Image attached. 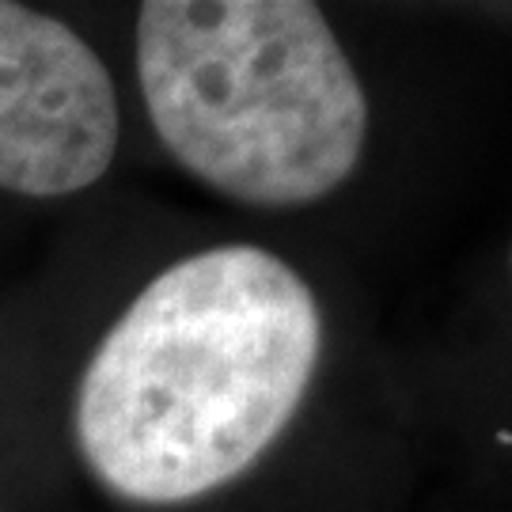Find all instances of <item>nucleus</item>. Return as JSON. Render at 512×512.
Returning a JSON list of instances; mask_svg holds the SVG:
<instances>
[{
    "label": "nucleus",
    "mask_w": 512,
    "mask_h": 512,
    "mask_svg": "<svg viewBox=\"0 0 512 512\" xmlns=\"http://www.w3.org/2000/svg\"><path fill=\"white\" fill-rule=\"evenodd\" d=\"M323 349L315 293L251 243L179 258L99 338L76 448L110 494L186 505L247 475L289 429Z\"/></svg>",
    "instance_id": "nucleus-1"
},
{
    "label": "nucleus",
    "mask_w": 512,
    "mask_h": 512,
    "mask_svg": "<svg viewBox=\"0 0 512 512\" xmlns=\"http://www.w3.org/2000/svg\"><path fill=\"white\" fill-rule=\"evenodd\" d=\"M133 42L160 145L209 190L300 209L361 164L368 95L319 4L145 0Z\"/></svg>",
    "instance_id": "nucleus-2"
},
{
    "label": "nucleus",
    "mask_w": 512,
    "mask_h": 512,
    "mask_svg": "<svg viewBox=\"0 0 512 512\" xmlns=\"http://www.w3.org/2000/svg\"><path fill=\"white\" fill-rule=\"evenodd\" d=\"M122 137L107 65L61 19L0 0V190L65 198L95 186Z\"/></svg>",
    "instance_id": "nucleus-3"
}]
</instances>
